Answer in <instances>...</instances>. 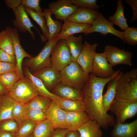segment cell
Here are the masks:
<instances>
[{
    "mask_svg": "<svg viewBox=\"0 0 137 137\" xmlns=\"http://www.w3.org/2000/svg\"><path fill=\"white\" fill-rule=\"evenodd\" d=\"M121 70L116 71L112 76L106 78L97 77L91 73L82 89L85 112L90 119L96 121L104 129L113 126L116 121L113 115L108 114L104 110L102 102L103 91L106 84L116 77Z\"/></svg>",
    "mask_w": 137,
    "mask_h": 137,
    "instance_id": "1",
    "label": "cell"
},
{
    "mask_svg": "<svg viewBox=\"0 0 137 137\" xmlns=\"http://www.w3.org/2000/svg\"><path fill=\"white\" fill-rule=\"evenodd\" d=\"M115 98L137 100V68L120 72L117 81Z\"/></svg>",
    "mask_w": 137,
    "mask_h": 137,
    "instance_id": "2",
    "label": "cell"
},
{
    "mask_svg": "<svg viewBox=\"0 0 137 137\" xmlns=\"http://www.w3.org/2000/svg\"><path fill=\"white\" fill-rule=\"evenodd\" d=\"M60 73L61 83L82 90L89 76L76 61H72Z\"/></svg>",
    "mask_w": 137,
    "mask_h": 137,
    "instance_id": "3",
    "label": "cell"
},
{
    "mask_svg": "<svg viewBox=\"0 0 137 137\" xmlns=\"http://www.w3.org/2000/svg\"><path fill=\"white\" fill-rule=\"evenodd\" d=\"M17 103L26 104L39 95L32 83L27 77L20 78L6 93Z\"/></svg>",
    "mask_w": 137,
    "mask_h": 137,
    "instance_id": "4",
    "label": "cell"
},
{
    "mask_svg": "<svg viewBox=\"0 0 137 137\" xmlns=\"http://www.w3.org/2000/svg\"><path fill=\"white\" fill-rule=\"evenodd\" d=\"M109 110L116 117V122L124 123L127 119L137 114V100H129L115 98Z\"/></svg>",
    "mask_w": 137,
    "mask_h": 137,
    "instance_id": "5",
    "label": "cell"
},
{
    "mask_svg": "<svg viewBox=\"0 0 137 137\" xmlns=\"http://www.w3.org/2000/svg\"><path fill=\"white\" fill-rule=\"evenodd\" d=\"M59 40L57 37L46 42L40 53L34 57L26 60L24 64L35 72L51 66L50 56L54 47Z\"/></svg>",
    "mask_w": 137,
    "mask_h": 137,
    "instance_id": "6",
    "label": "cell"
},
{
    "mask_svg": "<svg viewBox=\"0 0 137 137\" xmlns=\"http://www.w3.org/2000/svg\"><path fill=\"white\" fill-rule=\"evenodd\" d=\"M50 60L51 65L60 72L72 61L65 40H60L56 44L51 53Z\"/></svg>",
    "mask_w": 137,
    "mask_h": 137,
    "instance_id": "7",
    "label": "cell"
},
{
    "mask_svg": "<svg viewBox=\"0 0 137 137\" xmlns=\"http://www.w3.org/2000/svg\"><path fill=\"white\" fill-rule=\"evenodd\" d=\"M103 53L112 67L120 64L130 66L132 64V55L128 50L126 51L115 46L108 45L105 47Z\"/></svg>",
    "mask_w": 137,
    "mask_h": 137,
    "instance_id": "8",
    "label": "cell"
},
{
    "mask_svg": "<svg viewBox=\"0 0 137 137\" xmlns=\"http://www.w3.org/2000/svg\"><path fill=\"white\" fill-rule=\"evenodd\" d=\"M5 29L8 31L12 40L16 60V71L19 75L21 78L24 77L22 68V63L25 58H31L33 57L27 53L22 46L20 43L18 30L15 27L7 26Z\"/></svg>",
    "mask_w": 137,
    "mask_h": 137,
    "instance_id": "9",
    "label": "cell"
},
{
    "mask_svg": "<svg viewBox=\"0 0 137 137\" xmlns=\"http://www.w3.org/2000/svg\"><path fill=\"white\" fill-rule=\"evenodd\" d=\"M92 27L88 34L94 32H99L103 36L110 33L120 38L124 43L125 42L123 38V32L115 29L113 25L107 20L103 15L99 12L96 18L91 24Z\"/></svg>",
    "mask_w": 137,
    "mask_h": 137,
    "instance_id": "10",
    "label": "cell"
},
{
    "mask_svg": "<svg viewBox=\"0 0 137 137\" xmlns=\"http://www.w3.org/2000/svg\"><path fill=\"white\" fill-rule=\"evenodd\" d=\"M98 46L97 43L91 44L85 41L82 50L77 59L76 62L88 75L92 72L93 59Z\"/></svg>",
    "mask_w": 137,
    "mask_h": 137,
    "instance_id": "11",
    "label": "cell"
},
{
    "mask_svg": "<svg viewBox=\"0 0 137 137\" xmlns=\"http://www.w3.org/2000/svg\"><path fill=\"white\" fill-rule=\"evenodd\" d=\"M103 53H96L93 59L92 72L97 77L106 78L110 77L115 73Z\"/></svg>",
    "mask_w": 137,
    "mask_h": 137,
    "instance_id": "12",
    "label": "cell"
},
{
    "mask_svg": "<svg viewBox=\"0 0 137 137\" xmlns=\"http://www.w3.org/2000/svg\"><path fill=\"white\" fill-rule=\"evenodd\" d=\"M48 9L58 20H66L78 7L71 4L68 0H58L50 3Z\"/></svg>",
    "mask_w": 137,
    "mask_h": 137,
    "instance_id": "13",
    "label": "cell"
},
{
    "mask_svg": "<svg viewBox=\"0 0 137 137\" xmlns=\"http://www.w3.org/2000/svg\"><path fill=\"white\" fill-rule=\"evenodd\" d=\"M32 74L40 79L50 91L61 82L60 71L52 65L35 72Z\"/></svg>",
    "mask_w": 137,
    "mask_h": 137,
    "instance_id": "14",
    "label": "cell"
},
{
    "mask_svg": "<svg viewBox=\"0 0 137 137\" xmlns=\"http://www.w3.org/2000/svg\"><path fill=\"white\" fill-rule=\"evenodd\" d=\"M13 11L15 17L12 22L15 27L23 33L27 31L32 39L35 40V33L32 31L31 28L33 27L36 28L31 22L24 6L22 4Z\"/></svg>",
    "mask_w": 137,
    "mask_h": 137,
    "instance_id": "15",
    "label": "cell"
},
{
    "mask_svg": "<svg viewBox=\"0 0 137 137\" xmlns=\"http://www.w3.org/2000/svg\"><path fill=\"white\" fill-rule=\"evenodd\" d=\"M46 113L47 119L55 129H67L66 112L54 101H51Z\"/></svg>",
    "mask_w": 137,
    "mask_h": 137,
    "instance_id": "16",
    "label": "cell"
},
{
    "mask_svg": "<svg viewBox=\"0 0 137 137\" xmlns=\"http://www.w3.org/2000/svg\"><path fill=\"white\" fill-rule=\"evenodd\" d=\"M92 27L91 24H81L66 20L64 21L57 37L60 40H65L70 36L79 33L87 35Z\"/></svg>",
    "mask_w": 137,
    "mask_h": 137,
    "instance_id": "17",
    "label": "cell"
},
{
    "mask_svg": "<svg viewBox=\"0 0 137 137\" xmlns=\"http://www.w3.org/2000/svg\"><path fill=\"white\" fill-rule=\"evenodd\" d=\"M51 92L59 97L67 100L83 101L84 99L82 90L70 87L60 82Z\"/></svg>",
    "mask_w": 137,
    "mask_h": 137,
    "instance_id": "18",
    "label": "cell"
},
{
    "mask_svg": "<svg viewBox=\"0 0 137 137\" xmlns=\"http://www.w3.org/2000/svg\"><path fill=\"white\" fill-rule=\"evenodd\" d=\"M99 12L92 9L78 8L67 20L81 24H92Z\"/></svg>",
    "mask_w": 137,
    "mask_h": 137,
    "instance_id": "19",
    "label": "cell"
},
{
    "mask_svg": "<svg viewBox=\"0 0 137 137\" xmlns=\"http://www.w3.org/2000/svg\"><path fill=\"white\" fill-rule=\"evenodd\" d=\"M111 132V137H137V119L124 124L116 122Z\"/></svg>",
    "mask_w": 137,
    "mask_h": 137,
    "instance_id": "20",
    "label": "cell"
},
{
    "mask_svg": "<svg viewBox=\"0 0 137 137\" xmlns=\"http://www.w3.org/2000/svg\"><path fill=\"white\" fill-rule=\"evenodd\" d=\"M90 119L85 112H66L67 129L69 131L77 130Z\"/></svg>",
    "mask_w": 137,
    "mask_h": 137,
    "instance_id": "21",
    "label": "cell"
},
{
    "mask_svg": "<svg viewBox=\"0 0 137 137\" xmlns=\"http://www.w3.org/2000/svg\"><path fill=\"white\" fill-rule=\"evenodd\" d=\"M16 103L6 93L0 96V123L12 118L13 110Z\"/></svg>",
    "mask_w": 137,
    "mask_h": 137,
    "instance_id": "22",
    "label": "cell"
},
{
    "mask_svg": "<svg viewBox=\"0 0 137 137\" xmlns=\"http://www.w3.org/2000/svg\"><path fill=\"white\" fill-rule=\"evenodd\" d=\"M24 72L26 76L32 81L39 95L46 97L52 101L60 98L48 90L41 81L34 76L27 67H25Z\"/></svg>",
    "mask_w": 137,
    "mask_h": 137,
    "instance_id": "23",
    "label": "cell"
},
{
    "mask_svg": "<svg viewBox=\"0 0 137 137\" xmlns=\"http://www.w3.org/2000/svg\"><path fill=\"white\" fill-rule=\"evenodd\" d=\"M101 127L94 120L90 119L77 129L80 137H102Z\"/></svg>",
    "mask_w": 137,
    "mask_h": 137,
    "instance_id": "24",
    "label": "cell"
},
{
    "mask_svg": "<svg viewBox=\"0 0 137 137\" xmlns=\"http://www.w3.org/2000/svg\"><path fill=\"white\" fill-rule=\"evenodd\" d=\"M46 24L49 32V39L50 41L56 38L60 31L62 23L58 20H54L52 17V14L48 8L45 9L43 11Z\"/></svg>",
    "mask_w": 137,
    "mask_h": 137,
    "instance_id": "25",
    "label": "cell"
},
{
    "mask_svg": "<svg viewBox=\"0 0 137 137\" xmlns=\"http://www.w3.org/2000/svg\"><path fill=\"white\" fill-rule=\"evenodd\" d=\"M117 3L116 10L113 15L109 16L108 21L111 22L113 25L118 26L123 31L129 27L124 16V6L122 4L123 1L121 0H118Z\"/></svg>",
    "mask_w": 137,
    "mask_h": 137,
    "instance_id": "26",
    "label": "cell"
},
{
    "mask_svg": "<svg viewBox=\"0 0 137 137\" xmlns=\"http://www.w3.org/2000/svg\"><path fill=\"white\" fill-rule=\"evenodd\" d=\"M65 40L71 54L72 61H76L83 47L82 36L80 35L76 37L71 35Z\"/></svg>",
    "mask_w": 137,
    "mask_h": 137,
    "instance_id": "27",
    "label": "cell"
},
{
    "mask_svg": "<svg viewBox=\"0 0 137 137\" xmlns=\"http://www.w3.org/2000/svg\"><path fill=\"white\" fill-rule=\"evenodd\" d=\"M47 119L36 123L32 134L33 137H52L55 131Z\"/></svg>",
    "mask_w": 137,
    "mask_h": 137,
    "instance_id": "28",
    "label": "cell"
},
{
    "mask_svg": "<svg viewBox=\"0 0 137 137\" xmlns=\"http://www.w3.org/2000/svg\"><path fill=\"white\" fill-rule=\"evenodd\" d=\"M119 74L108 83L107 91L102 96L103 106L107 113L109 110L115 98L116 85Z\"/></svg>",
    "mask_w": 137,
    "mask_h": 137,
    "instance_id": "29",
    "label": "cell"
},
{
    "mask_svg": "<svg viewBox=\"0 0 137 137\" xmlns=\"http://www.w3.org/2000/svg\"><path fill=\"white\" fill-rule=\"evenodd\" d=\"M53 101L66 112H85L83 101L67 100L61 98Z\"/></svg>",
    "mask_w": 137,
    "mask_h": 137,
    "instance_id": "30",
    "label": "cell"
},
{
    "mask_svg": "<svg viewBox=\"0 0 137 137\" xmlns=\"http://www.w3.org/2000/svg\"><path fill=\"white\" fill-rule=\"evenodd\" d=\"M27 13L35 21L40 28L43 34L42 40L43 42H46L49 39V32L46 24V21L43 13L39 12L24 7Z\"/></svg>",
    "mask_w": 137,
    "mask_h": 137,
    "instance_id": "31",
    "label": "cell"
},
{
    "mask_svg": "<svg viewBox=\"0 0 137 137\" xmlns=\"http://www.w3.org/2000/svg\"><path fill=\"white\" fill-rule=\"evenodd\" d=\"M51 101L46 97L38 95L26 104L28 109L38 110L46 112Z\"/></svg>",
    "mask_w": 137,
    "mask_h": 137,
    "instance_id": "32",
    "label": "cell"
},
{
    "mask_svg": "<svg viewBox=\"0 0 137 137\" xmlns=\"http://www.w3.org/2000/svg\"><path fill=\"white\" fill-rule=\"evenodd\" d=\"M0 49L10 55L15 56L11 38L6 29L0 32Z\"/></svg>",
    "mask_w": 137,
    "mask_h": 137,
    "instance_id": "33",
    "label": "cell"
},
{
    "mask_svg": "<svg viewBox=\"0 0 137 137\" xmlns=\"http://www.w3.org/2000/svg\"><path fill=\"white\" fill-rule=\"evenodd\" d=\"M36 123L28 118L24 120L18 125L15 137H26L32 134Z\"/></svg>",
    "mask_w": 137,
    "mask_h": 137,
    "instance_id": "34",
    "label": "cell"
},
{
    "mask_svg": "<svg viewBox=\"0 0 137 137\" xmlns=\"http://www.w3.org/2000/svg\"><path fill=\"white\" fill-rule=\"evenodd\" d=\"M28 110L26 104L16 102L13 110L12 117L16 122L18 125L22 121L27 118Z\"/></svg>",
    "mask_w": 137,
    "mask_h": 137,
    "instance_id": "35",
    "label": "cell"
},
{
    "mask_svg": "<svg viewBox=\"0 0 137 137\" xmlns=\"http://www.w3.org/2000/svg\"><path fill=\"white\" fill-rule=\"evenodd\" d=\"M21 78L16 71L9 72L0 75V81L7 91Z\"/></svg>",
    "mask_w": 137,
    "mask_h": 137,
    "instance_id": "36",
    "label": "cell"
},
{
    "mask_svg": "<svg viewBox=\"0 0 137 137\" xmlns=\"http://www.w3.org/2000/svg\"><path fill=\"white\" fill-rule=\"evenodd\" d=\"M123 32V37L125 42L128 45L135 46L137 44V28L129 27Z\"/></svg>",
    "mask_w": 137,
    "mask_h": 137,
    "instance_id": "37",
    "label": "cell"
},
{
    "mask_svg": "<svg viewBox=\"0 0 137 137\" xmlns=\"http://www.w3.org/2000/svg\"><path fill=\"white\" fill-rule=\"evenodd\" d=\"M71 4L78 8H89L97 10L100 6L96 3V0H68Z\"/></svg>",
    "mask_w": 137,
    "mask_h": 137,
    "instance_id": "38",
    "label": "cell"
},
{
    "mask_svg": "<svg viewBox=\"0 0 137 137\" xmlns=\"http://www.w3.org/2000/svg\"><path fill=\"white\" fill-rule=\"evenodd\" d=\"M27 117L36 123L47 119L46 112L36 109H28Z\"/></svg>",
    "mask_w": 137,
    "mask_h": 137,
    "instance_id": "39",
    "label": "cell"
},
{
    "mask_svg": "<svg viewBox=\"0 0 137 137\" xmlns=\"http://www.w3.org/2000/svg\"><path fill=\"white\" fill-rule=\"evenodd\" d=\"M16 122L12 118L0 123V131L16 133L18 128Z\"/></svg>",
    "mask_w": 137,
    "mask_h": 137,
    "instance_id": "40",
    "label": "cell"
},
{
    "mask_svg": "<svg viewBox=\"0 0 137 137\" xmlns=\"http://www.w3.org/2000/svg\"><path fill=\"white\" fill-rule=\"evenodd\" d=\"M40 0H22V4L35 11L42 13L43 11L40 5Z\"/></svg>",
    "mask_w": 137,
    "mask_h": 137,
    "instance_id": "41",
    "label": "cell"
},
{
    "mask_svg": "<svg viewBox=\"0 0 137 137\" xmlns=\"http://www.w3.org/2000/svg\"><path fill=\"white\" fill-rule=\"evenodd\" d=\"M13 71H16V64L0 61V75Z\"/></svg>",
    "mask_w": 137,
    "mask_h": 137,
    "instance_id": "42",
    "label": "cell"
},
{
    "mask_svg": "<svg viewBox=\"0 0 137 137\" xmlns=\"http://www.w3.org/2000/svg\"><path fill=\"white\" fill-rule=\"evenodd\" d=\"M0 61L16 64L15 56H12L0 49Z\"/></svg>",
    "mask_w": 137,
    "mask_h": 137,
    "instance_id": "43",
    "label": "cell"
},
{
    "mask_svg": "<svg viewBox=\"0 0 137 137\" xmlns=\"http://www.w3.org/2000/svg\"><path fill=\"white\" fill-rule=\"evenodd\" d=\"M125 1L131 6L132 10V17L130 21L131 23L137 20V0H125Z\"/></svg>",
    "mask_w": 137,
    "mask_h": 137,
    "instance_id": "44",
    "label": "cell"
},
{
    "mask_svg": "<svg viewBox=\"0 0 137 137\" xmlns=\"http://www.w3.org/2000/svg\"><path fill=\"white\" fill-rule=\"evenodd\" d=\"M7 6L13 10L22 5V0H5Z\"/></svg>",
    "mask_w": 137,
    "mask_h": 137,
    "instance_id": "45",
    "label": "cell"
},
{
    "mask_svg": "<svg viewBox=\"0 0 137 137\" xmlns=\"http://www.w3.org/2000/svg\"><path fill=\"white\" fill-rule=\"evenodd\" d=\"M69 131L67 129H55V132L52 137H64Z\"/></svg>",
    "mask_w": 137,
    "mask_h": 137,
    "instance_id": "46",
    "label": "cell"
},
{
    "mask_svg": "<svg viewBox=\"0 0 137 137\" xmlns=\"http://www.w3.org/2000/svg\"><path fill=\"white\" fill-rule=\"evenodd\" d=\"M0 137H15V133L0 131Z\"/></svg>",
    "mask_w": 137,
    "mask_h": 137,
    "instance_id": "47",
    "label": "cell"
},
{
    "mask_svg": "<svg viewBox=\"0 0 137 137\" xmlns=\"http://www.w3.org/2000/svg\"><path fill=\"white\" fill-rule=\"evenodd\" d=\"M64 137H80V134L77 130L69 131Z\"/></svg>",
    "mask_w": 137,
    "mask_h": 137,
    "instance_id": "48",
    "label": "cell"
},
{
    "mask_svg": "<svg viewBox=\"0 0 137 137\" xmlns=\"http://www.w3.org/2000/svg\"><path fill=\"white\" fill-rule=\"evenodd\" d=\"M7 91V89L0 81V96L6 93Z\"/></svg>",
    "mask_w": 137,
    "mask_h": 137,
    "instance_id": "49",
    "label": "cell"
},
{
    "mask_svg": "<svg viewBox=\"0 0 137 137\" xmlns=\"http://www.w3.org/2000/svg\"><path fill=\"white\" fill-rule=\"evenodd\" d=\"M26 137H33L32 134L29 135Z\"/></svg>",
    "mask_w": 137,
    "mask_h": 137,
    "instance_id": "50",
    "label": "cell"
}]
</instances>
